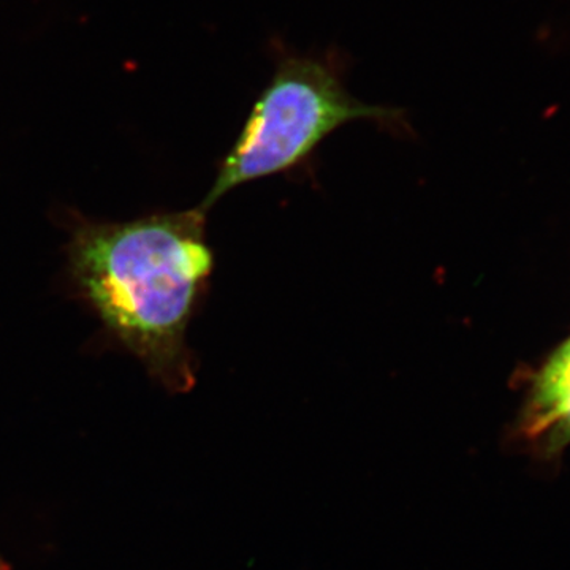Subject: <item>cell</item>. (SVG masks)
<instances>
[{
    "label": "cell",
    "instance_id": "cell-1",
    "mask_svg": "<svg viewBox=\"0 0 570 570\" xmlns=\"http://www.w3.org/2000/svg\"><path fill=\"white\" fill-rule=\"evenodd\" d=\"M200 205L122 224L78 227L71 277L105 326L175 392L195 382L187 328L214 269Z\"/></svg>",
    "mask_w": 570,
    "mask_h": 570
},
{
    "label": "cell",
    "instance_id": "cell-2",
    "mask_svg": "<svg viewBox=\"0 0 570 570\" xmlns=\"http://www.w3.org/2000/svg\"><path fill=\"white\" fill-rule=\"evenodd\" d=\"M276 55L272 80L255 100L200 204L205 212L236 187L302 167L348 122H376L392 134L411 130L400 108L365 104L347 91L346 62L340 52L298 55L281 48Z\"/></svg>",
    "mask_w": 570,
    "mask_h": 570
},
{
    "label": "cell",
    "instance_id": "cell-3",
    "mask_svg": "<svg viewBox=\"0 0 570 570\" xmlns=\"http://www.w3.org/2000/svg\"><path fill=\"white\" fill-rule=\"evenodd\" d=\"M520 431L543 448L570 442V337L532 379Z\"/></svg>",
    "mask_w": 570,
    "mask_h": 570
}]
</instances>
